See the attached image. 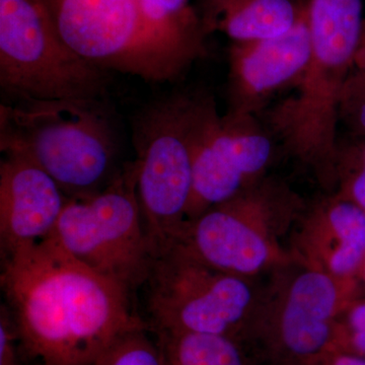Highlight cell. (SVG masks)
I'll return each instance as SVG.
<instances>
[{
    "label": "cell",
    "instance_id": "cell-1",
    "mask_svg": "<svg viewBox=\"0 0 365 365\" xmlns=\"http://www.w3.org/2000/svg\"><path fill=\"white\" fill-rule=\"evenodd\" d=\"M1 287L26 359L93 365L145 321L130 292L67 254L51 237L4 258Z\"/></svg>",
    "mask_w": 365,
    "mask_h": 365
},
{
    "label": "cell",
    "instance_id": "cell-2",
    "mask_svg": "<svg viewBox=\"0 0 365 365\" xmlns=\"http://www.w3.org/2000/svg\"><path fill=\"white\" fill-rule=\"evenodd\" d=\"M0 150L44 170L67 197L106 188L119 174V139L103 98L19 100L0 106Z\"/></svg>",
    "mask_w": 365,
    "mask_h": 365
},
{
    "label": "cell",
    "instance_id": "cell-3",
    "mask_svg": "<svg viewBox=\"0 0 365 365\" xmlns=\"http://www.w3.org/2000/svg\"><path fill=\"white\" fill-rule=\"evenodd\" d=\"M217 112L209 93H180L153 103L136 119V194L155 259L181 239L197 148Z\"/></svg>",
    "mask_w": 365,
    "mask_h": 365
},
{
    "label": "cell",
    "instance_id": "cell-4",
    "mask_svg": "<svg viewBox=\"0 0 365 365\" xmlns=\"http://www.w3.org/2000/svg\"><path fill=\"white\" fill-rule=\"evenodd\" d=\"M61 39L103 71L173 81L195 58L153 25L141 0H39Z\"/></svg>",
    "mask_w": 365,
    "mask_h": 365
},
{
    "label": "cell",
    "instance_id": "cell-5",
    "mask_svg": "<svg viewBox=\"0 0 365 365\" xmlns=\"http://www.w3.org/2000/svg\"><path fill=\"white\" fill-rule=\"evenodd\" d=\"M51 237L67 254L132 292L155 260L139 207L133 163L106 188L71 197Z\"/></svg>",
    "mask_w": 365,
    "mask_h": 365
},
{
    "label": "cell",
    "instance_id": "cell-6",
    "mask_svg": "<svg viewBox=\"0 0 365 365\" xmlns=\"http://www.w3.org/2000/svg\"><path fill=\"white\" fill-rule=\"evenodd\" d=\"M108 81L61 39L39 0H0V86L9 101L104 98Z\"/></svg>",
    "mask_w": 365,
    "mask_h": 365
},
{
    "label": "cell",
    "instance_id": "cell-7",
    "mask_svg": "<svg viewBox=\"0 0 365 365\" xmlns=\"http://www.w3.org/2000/svg\"><path fill=\"white\" fill-rule=\"evenodd\" d=\"M148 329L230 337L251 290L242 278L206 265L179 246L153 262L146 279Z\"/></svg>",
    "mask_w": 365,
    "mask_h": 365
},
{
    "label": "cell",
    "instance_id": "cell-8",
    "mask_svg": "<svg viewBox=\"0 0 365 365\" xmlns=\"http://www.w3.org/2000/svg\"><path fill=\"white\" fill-rule=\"evenodd\" d=\"M274 138L257 116L216 113L194 158L188 222L254 185L272 160Z\"/></svg>",
    "mask_w": 365,
    "mask_h": 365
},
{
    "label": "cell",
    "instance_id": "cell-9",
    "mask_svg": "<svg viewBox=\"0 0 365 365\" xmlns=\"http://www.w3.org/2000/svg\"><path fill=\"white\" fill-rule=\"evenodd\" d=\"M311 53L307 16L287 33L232 43L228 51V113L257 116L277 91L294 86Z\"/></svg>",
    "mask_w": 365,
    "mask_h": 365
},
{
    "label": "cell",
    "instance_id": "cell-10",
    "mask_svg": "<svg viewBox=\"0 0 365 365\" xmlns=\"http://www.w3.org/2000/svg\"><path fill=\"white\" fill-rule=\"evenodd\" d=\"M0 163V239L4 258L49 239L69 197L37 165L11 153Z\"/></svg>",
    "mask_w": 365,
    "mask_h": 365
},
{
    "label": "cell",
    "instance_id": "cell-11",
    "mask_svg": "<svg viewBox=\"0 0 365 365\" xmlns=\"http://www.w3.org/2000/svg\"><path fill=\"white\" fill-rule=\"evenodd\" d=\"M246 217L244 191L187 222L176 246L222 272L234 275L256 272L265 265L270 252L267 242Z\"/></svg>",
    "mask_w": 365,
    "mask_h": 365
},
{
    "label": "cell",
    "instance_id": "cell-12",
    "mask_svg": "<svg viewBox=\"0 0 365 365\" xmlns=\"http://www.w3.org/2000/svg\"><path fill=\"white\" fill-rule=\"evenodd\" d=\"M309 0H198L206 37L222 33L232 43L268 39L287 33L307 14Z\"/></svg>",
    "mask_w": 365,
    "mask_h": 365
},
{
    "label": "cell",
    "instance_id": "cell-13",
    "mask_svg": "<svg viewBox=\"0 0 365 365\" xmlns=\"http://www.w3.org/2000/svg\"><path fill=\"white\" fill-rule=\"evenodd\" d=\"M338 302L330 276L319 271L300 274L288 292L281 317V334L290 351L313 355L325 347Z\"/></svg>",
    "mask_w": 365,
    "mask_h": 365
},
{
    "label": "cell",
    "instance_id": "cell-14",
    "mask_svg": "<svg viewBox=\"0 0 365 365\" xmlns=\"http://www.w3.org/2000/svg\"><path fill=\"white\" fill-rule=\"evenodd\" d=\"M325 217L336 239L329 268L335 276L351 275L365 260V210L340 196L327 206Z\"/></svg>",
    "mask_w": 365,
    "mask_h": 365
},
{
    "label": "cell",
    "instance_id": "cell-15",
    "mask_svg": "<svg viewBox=\"0 0 365 365\" xmlns=\"http://www.w3.org/2000/svg\"><path fill=\"white\" fill-rule=\"evenodd\" d=\"M165 365H244L232 337L212 334L153 332Z\"/></svg>",
    "mask_w": 365,
    "mask_h": 365
},
{
    "label": "cell",
    "instance_id": "cell-16",
    "mask_svg": "<svg viewBox=\"0 0 365 365\" xmlns=\"http://www.w3.org/2000/svg\"><path fill=\"white\" fill-rule=\"evenodd\" d=\"M144 11L172 42L194 58L205 56L206 35L191 0H141Z\"/></svg>",
    "mask_w": 365,
    "mask_h": 365
},
{
    "label": "cell",
    "instance_id": "cell-17",
    "mask_svg": "<svg viewBox=\"0 0 365 365\" xmlns=\"http://www.w3.org/2000/svg\"><path fill=\"white\" fill-rule=\"evenodd\" d=\"M93 365H165L155 336L148 326L119 338Z\"/></svg>",
    "mask_w": 365,
    "mask_h": 365
},
{
    "label": "cell",
    "instance_id": "cell-18",
    "mask_svg": "<svg viewBox=\"0 0 365 365\" xmlns=\"http://www.w3.org/2000/svg\"><path fill=\"white\" fill-rule=\"evenodd\" d=\"M339 124L356 139L365 138V35L354 66L341 91Z\"/></svg>",
    "mask_w": 365,
    "mask_h": 365
},
{
    "label": "cell",
    "instance_id": "cell-19",
    "mask_svg": "<svg viewBox=\"0 0 365 365\" xmlns=\"http://www.w3.org/2000/svg\"><path fill=\"white\" fill-rule=\"evenodd\" d=\"M336 170L342 177V197L365 210V138L338 150Z\"/></svg>",
    "mask_w": 365,
    "mask_h": 365
},
{
    "label": "cell",
    "instance_id": "cell-20",
    "mask_svg": "<svg viewBox=\"0 0 365 365\" xmlns=\"http://www.w3.org/2000/svg\"><path fill=\"white\" fill-rule=\"evenodd\" d=\"M23 350L13 316L9 307L0 313V365H24Z\"/></svg>",
    "mask_w": 365,
    "mask_h": 365
},
{
    "label": "cell",
    "instance_id": "cell-21",
    "mask_svg": "<svg viewBox=\"0 0 365 365\" xmlns=\"http://www.w3.org/2000/svg\"><path fill=\"white\" fill-rule=\"evenodd\" d=\"M349 326L353 346L360 354L365 355V300L352 309Z\"/></svg>",
    "mask_w": 365,
    "mask_h": 365
},
{
    "label": "cell",
    "instance_id": "cell-22",
    "mask_svg": "<svg viewBox=\"0 0 365 365\" xmlns=\"http://www.w3.org/2000/svg\"><path fill=\"white\" fill-rule=\"evenodd\" d=\"M333 365H365V359L355 355H344L336 359Z\"/></svg>",
    "mask_w": 365,
    "mask_h": 365
},
{
    "label": "cell",
    "instance_id": "cell-23",
    "mask_svg": "<svg viewBox=\"0 0 365 365\" xmlns=\"http://www.w3.org/2000/svg\"><path fill=\"white\" fill-rule=\"evenodd\" d=\"M29 360H30V359H29ZM31 362H32V364H31V365H44L43 364H41V362H39V361H36V360H31ZM24 365H25V364H24Z\"/></svg>",
    "mask_w": 365,
    "mask_h": 365
},
{
    "label": "cell",
    "instance_id": "cell-24",
    "mask_svg": "<svg viewBox=\"0 0 365 365\" xmlns=\"http://www.w3.org/2000/svg\"><path fill=\"white\" fill-rule=\"evenodd\" d=\"M362 268H364V279H365V260L364 262V264H362Z\"/></svg>",
    "mask_w": 365,
    "mask_h": 365
}]
</instances>
